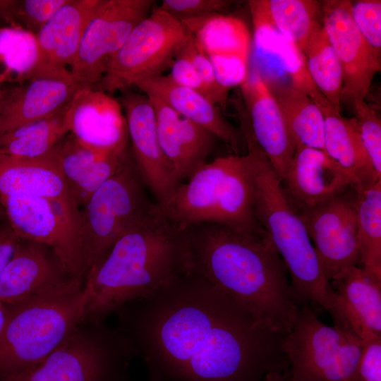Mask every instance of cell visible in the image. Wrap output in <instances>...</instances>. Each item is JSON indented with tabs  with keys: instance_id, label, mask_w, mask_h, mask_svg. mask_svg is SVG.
I'll return each mask as SVG.
<instances>
[{
	"instance_id": "obj_45",
	"label": "cell",
	"mask_w": 381,
	"mask_h": 381,
	"mask_svg": "<svg viewBox=\"0 0 381 381\" xmlns=\"http://www.w3.org/2000/svg\"><path fill=\"white\" fill-rule=\"evenodd\" d=\"M16 86V84L0 82V114Z\"/></svg>"
},
{
	"instance_id": "obj_15",
	"label": "cell",
	"mask_w": 381,
	"mask_h": 381,
	"mask_svg": "<svg viewBox=\"0 0 381 381\" xmlns=\"http://www.w3.org/2000/svg\"><path fill=\"white\" fill-rule=\"evenodd\" d=\"M118 348L107 338L76 330L44 361L8 381H110Z\"/></svg>"
},
{
	"instance_id": "obj_12",
	"label": "cell",
	"mask_w": 381,
	"mask_h": 381,
	"mask_svg": "<svg viewBox=\"0 0 381 381\" xmlns=\"http://www.w3.org/2000/svg\"><path fill=\"white\" fill-rule=\"evenodd\" d=\"M356 197V193L349 195L345 191L318 205L296 211L329 282L360 264Z\"/></svg>"
},
{
	"instance_id": "obj_43",
	"label": "cell",
	"mask_w": 381,
	"mask_h": 381,
	"mask_svg": "<svg viewBox=\"0 0 381 381\" xmlns=\"http://www.w3.org/2000/svg\"><path fill=\"white\" fill-rule=\"evenodd\" d=\"M170 68L169 76L174 82L195 90L206 97V90L202 78L187 56L179 52Z\"/></svg>"
},
{
	"instance_id": "obj_27",
	"label": "cell",
	"mask_w": 381,
	"mask_h": 381,
	"mask_svg": "<svg viewBox=\"0 0 381 381\" xmlns=\"http://www.w3.org/2000/svg\"><path fill=\"white\" fill-rule=\"evenodd\" d=\"M99 0H67L36 34L43 63L66 68Z\"/></svg>"
},
{
	"instance_id": "obj_2",
	"label": "cell",
	"mask_w": 381,
	"mask_h": 381,
	"mask_svg": "<svg viewBox=\"0 0 381 381\" xmlns=\"http://www.w3.org/2000/svg\"><path fill=\"white\" fill-rule=\"evenodd\" d=\"M185 230L193 272L272 330L291 332L300 306L286 267L262 227L202 223Z\"/></svg>"
},
{
	"instance_id": "obj_40",
	"label": "cell",
	"mask_w": 381,
	"mask_h": 381,
	"mask_svg": "<svg viewBox=\"0 0 381 381\" xmlns=\"http://www.w3.org/2000/svg\"><path fill=\"white\" fill-rule=\"evenodd\" d=\"M210 60L218 83L230 90L240 87L250 74L249 60L237 55L212 54L206 56Z\"/></svg>"
},
{
	"instance_id": "obj_8",
	"label": "cell",
	"mask_w": 381,
	"mask_h": 381,
	"mask_svg": "<svg viewBox=\"0 0 381 381\" xmlns=\"http://www.w3.org/2000/svg\"><path fill=\"white\" fill-rule=\"evenodd\" d=\"M145 186L130 148L115 173L80 209V233L86 273L154 207L156 202L149 200Z\"/></svg>"
},
{
	"instance_id": "obj_28",
	"label": "cell",
	"mask_w": 381,
	"mask_h": 381,
	"mask_svg": "<svg viewBox=\"0 0 381 381\" xmlns=\"http://www.w3.org/2000/svg\"><path fill=\"white\" fill-rule=\"evenodd\" d=\"M252 21L268 25L303 52L322 26L320 2L313 0H250Z\"/></svg>"
},
{
	"instance_id": "obj_23",
	"label": "cell",
	"mask_w": 381,
	"mask_h": 381,
	"mask_svg": "<svg viewBox=\"0 0 381 381\" xmlns=\"http://www.w3.org/2000/svg\"><path fill=\"white\" fill-rule=\"evenodd\" d=\"M310 97L323 114L324 151L348 174L351 188L360 193L381 180L363 144L356 119L342 116L318 90Z\"/></svg>"
},
{
	"instance_id": "obj_37",
	"label": "cell",
	"mask_w": 381,
	"mask_h": 381,
	"mask_svg": "<svg viewBox=\"0 0 381 381\" xmlns=\"http://www.w3.org/2000/svg\"><path fill=\"white\" fill-rule=\"evenodd\" d=\"M356 115V123L363 144L381 177V121L377 112L363 100H356L352 105Z\"/></svg>"
},
{
	"instance_id": "obj_3",
	"label": "cell",
	"mask_w": 381,
	"mask_h": 381,
	"mask_svg": "<svg viewBox=\"0 0 381 381\" xmlns=\"http://www.w3.org/2000/svg\"><path fill=\"white\" fill-rule=\"evenodd\" d=\"M190 271L185 229L156 203L87 272L82 320L99 322L127 303L156 295Z\"/></svg>"
},
{
	"instance_id": "obj_48",
	"label": "cell",
	"mask_w": 381,
	"mask_h": 381,
	"mask_svg": "<svg viewBox=\"0 0 381 381\" xmlns=\"http://www.w3.org/2000/svg\"><path fill=\"white\" fill-rule=\"evenodd\" d=\"M4 214H5L4 210L0 201V222L2 219Z\"/></svg>"
},
{
	"instance_id": "obj_20",
	"label": "cell",
	"mask_w": 381,
	"mask_h": 381,
	"mask_svg": "<svg viewBox=\"0 0 381 381\" xmlns=\"http://www.w3.org/2000/svg\"><path fill=\"white\" fill-rule=\"evenodd\" d=\"M130 150H99L80 143L69 133L49 152L56 168L80 209L117 170Z\"/></svg>"
},
{
	"instance_id": "obj_32",
	"label": "cell",
	"mask_w": 381,
	"mask_h": 381,
	"mask_svg": "<svg viewBox=\"0 0 381 381\" xmlns=\"http://www.w3.org/2000/svg\"><path fill=\"white\" fill-rule=\"evenodd\" d=\"M253 44L256 54L271 57L289 77L291 84L309 96L318 90L313 83L305 56L294 44L274 28L253 21Z\"/></svg>"
},
{
	"instance_id": "obj_49",
	"label": "cell",
	"mask_w": 381,
	"mask_h": 381,
	"mask_svg": "<svg viewBox=\"0 0 381 381\" xmlns=\"http://www.w3.org/2000/svg\"><path fill=\"white\" fill-rule=\"evenodd\" d=\"M0 82H3V83L7 82L1 74H0Z\"/></svg>"
},
{
	"instance_id": "obj_13",
	"label": "cell",
	"mask_w": 381,
	"mask_h": 381,
	"mask_svg": "<svg viewBox=\"0 0 381 381\" xmlns=\"http://www.w3.org/2000/svg\"><path fill=\"white\" fill-rule=\"evenodd\" d=\"M320 2L323 28L342 68L341 102L353 105L356 100L365 99L381 69V56L367 44L354 23L351 1Z\"/></svg>"
},
{
	"instance_id": "obj_9",
	"label": "cell",
	"mask_w": 381,
	"mask_h": 381,
	"mask_svg": "<svg viewBox=\"0 0 381 381\" xmlns=\"http://www.w3.org/2000/svg\"><path fill=\"white\" fill-rule=\"evenodd\" d=\"M190 36L182 22L153 8L131 30L94 88L111 95L130 89L140 79L162 75Z\"/></svg>"
},
{
	"instance_id": "obj_24",
	"label": "cell",
	"mask_w": 381,
	"mask_h": 381,
	"mask_svg": "<svg viewBox=\"0 0 381 381\" xmlns=\"http://www.w3.org/2000/svg\"><path fill=\"white\" fill-rule=\"evenodd\" d=\"M133 86L155 97L181 116L207 129L241 155L245 138L223 116L219 108L200 92L159 75L135 81Z\"/></svg>"
},
{
	"instance_id": "obj_46",
	"label": "cell",
	"mask_w": 381,
	"mask_h": 381,
	"mask_svg": "<svg viewBox=\"0 0 381 381\" xmlns=\"http://www.w3.org/2000/svg\"><path fill=\"white\" fill-rule=\"evenodd\" d=\"M262 381H289L284 372L272 371L268 373Z\"/></svg>"
},
{
	"instance_id": "obj_10",
	"label": "cell",
	"mask_w": 381,
	"mask_h": 381,
	"mask_svg": "<svg viewBox=\"0 0 381 381\" xmlns=\"http://www.w3.org/2000/svg\"><path fill=\"white\" fill-rule=\"evenodd\" d=\"M8 223L25 241L49 248L71 277L86 274L80 210L45 198L16 193L0 198Z\"/></svg>"
},
{
	"instance_id": "obj_21",
	"label": "cell",
	"mask_w": 381,
	"mask_h": 381,
	"mask_svg": "<svg viewBox=\"0 0 381 381\" xmlns=\"http://www.w3.org/2000/svg\"><path fill=\"white\" fill-rule=\"evenodd\" d=\"M47 246L20 240L0 279V301L10 306L55 288L68 280Z\"/></svg>"
},
{
	"instance_id": "obj_29",
	"label": "cell",
	"mask_w": 381,
	"mask_h": 381,
	"mask_svg": "<svg viewBox=\"0 0 381 381\" xmlns=\"http://www.w3.org/2000/svg\"><path fill=\"white\" fill-rule=\"evenodd\" d=\"M262 77L279 106L295 148L306 146L324 151V117L318 106L291 83Z\"/></svg>"
},
{
	"instance_id": "obj_11",
	"label": "cell",
	"mask_w": 381,
	"mask_h": 381,
	"mask_svg": "<svg viewBox=\"0 0 381 381\" xmlns=\"http://www.w3.org/2000/svg\"><path fill=\"white\" fill-rule=\"evenodd\" d=\"M153 0H99L70 71L80 89L95 87L131 30L152 11Z\"/></svg>"
},
{
	"instance_id": "obj_25",
	"label": "cell",
	"mask_w": 381,
	"mask_h": 381,
	"mask_svg": "<svg viewBox=\"0 0 381 381\" xmlns=\"http://www.w3.org/2000/svg\"><path fill=\"white\" fill-rule=\"evenodd\" d=\"M329 284L335 299L329 311L340 314L359 338L363 329L381 335V277L356 265Z\"/></svg>"
},
{
	"instance_id": "obj_16",
	"label": "cell",
	"mask_w": 381,
	"mask_h": 381,
	"mask_svg": "<svg viewBox=\"0 0 381 381\" xmlns=\"http://www.w3.org/2000/svg\"><path fill=\"white\" fill-rule=\"evenodd\" d=\"M78 90L70 70L43 63L32 76L17 85L5 104L0 114V136L54 114Z\"/></svg>"
},
{
	"instance_id": "obj_17",
	"label": "cell",
	"mask_w": 381,
	"mask_h": 381,
	"mask_svg": "<svg viewBox=\"0 0 381 381\" xmlns=\"http://www.w3.org/2000/svg\"><path fill=\"white\" fill-rule=\"evenodd\" d=\"M239 87L247 108V116L243 111L239 112L241 126L249 131L282 181L295 147L279 106L262 74L255 68Z\"/></svg>"
},
{
	"instance_id": "obj_4",
	"label": "cell",
	"mask_w": 381,
	"mask_h": 381,
	"mask_svg": "<svg viewBox=\"0 0 381 381\" xmlns=\"http://www.w3.org/2000/svg\"><path fill=\"white\" fill-rule=\"evenodd\" d=\"M246 143L253 167L255 217L286 267L294 298L299 306L316 303L329 312L334 294L305 226L264 152L252 137Z\"/></svg>"
},
{
	"instance_id": "obj_7",
	"label": "cell",
	"mask_w": 381,
	"mask_h": 381,
	"mask_svg": "<svg viewBox=\"0 0 381 381\" xmlns=\"http://www.w3.org/2000/svg\"><path fill=\"white\" fill-rule=\"evenodd\" d=\"M329 313L333 327L320 321L309 304L300 306L283 343L289 381H358L361 339L341 315Z\"/></svg>"
},
{
	"instance_id": "obj_42",
	"label": "cell",
	"mask_w": 381,
	"mask_h": 381,
	"mask_svg": "<svg viewBox=\"0 0 381 381\" xmlns=\"http://www.w3.org/2000/svg\"><path fill=\"white\" fill-rule=\"evenodd\" d=\"M362 352L358 381H381V335L363 329L360 336Z\"/></svg>"
},
{
	"instance_id": "obj_35",
	"label": "cell",
	"mask_w": 381,
	"mask_h": 381,
	"mask_svg": "<svg viewBox=\"0 0 381 381\" xmlns=\"http://www.w3.org/2000/svg\"><path fill=\"white\" fill-rule=\"evenodd\" d=\"M36 35L23 28H0V64L9 82L22 83L32 76L42 64Z\"/></svg>"
},
{
	"instance_id": "obj_22",
	"label": "cell",
	"mask_w": 381,
	"mask_h": 381,
	"mask_svg": "<svg viewBox=\"0 0 381 381\" xmlns=\"http://www.w3.org/2000/svg\"><path fill=\"white\" fill-rule=\"evenodd\" d=\"M147 97L155 109L161 148L179 180L188 179L206 163L217 138L159 99Z\"/></svg>"
},
{
	"instance_id": "obj_14",
	"label": "cell",
	"mask_w": 381,
	"mask_h": 381,
	"mask_svg": "<svg viewBox=\"0 0 381 381\" xmlns=\"http://www.w3.org/2000/svg\"><path fill=\"white\" fill-rule=\"evenodd\" d=\"M121 92L119 102L125 114L133 157L146 187L162 207L181 181L161 148L155 109L150 98L131 88Z\"/></svg>"
},
{
	"instance_id": "obj_36",
	"label": "cell",
	"mask_w": 381,
	"mask_h": 381,
	"mask_svg": "<svg viewBox=\"0 0 381 381\" xmlns=\"http://www.w3.org/2000/svg\"><path fill=\"white\" fill-rule=\"evenodd\" d=\"M66 1H0V18L36 35Z\"/></svg>"
},
{
	"instance_id": "obj_34",
	"label": "cell",
	"mask_w": 381,
	"mask_h": 381,
	"mask_svg": "<svg viewBox=\"0 0 381 381\" xmlns=\"http://www.w3.org/2000/svg\"><path fill=\"white\" fill-rule=\"evenodd\" d=\"M360 264L381 277V180L356 193Z\"/></svg>"
},
{
	"instance_id": "obj_38",
	"label": "cell",
	"mask_w": 381,
	"mask_h": 381,
	"mask_svg": "<svg viewBox=\"0 0 381 381\" xmlns=\"http://www.w3.org/2000/svg\"><path fill=\"white\" fill-rule=\"evenodd\" d=\"M351 15L367 44L381 56V1H351Z\"/></svg>"
},
{
	"instance_id": "obj_1",
	"label": "cell",
	"mask_w": 381,
	"mask_h": 381,
	"mask_svg": "<svg viewBox=\"0 0 381 381\" xmlns=\"http://www.w3.org/2000/svg\"><path fill=\"white\" fill-rule=\"evenodd\" d=\"M132 335L148 381H262L286 372V334L190 271L139 301Z\"/></svg>"
},
{
	"instance_id": "obj_26",
	"label": "cell",
	"mask_w": 381,
	"mask_h": 381,
	"mask_svg": "<svg viewBox=\"0 0 381 381\" xmlns=\"http://www.w3.org/2000/svg\"><path fill=\"white\" fill-rule=\"evenodd\" d=\"M16 193L37 195L79 209L49 153L32 159L0 153V198Z\"/></svg>"
},
{
	"instance_id": "obj_39",
	"label": "cell",
	"mask_w": 381,
	"mask_h": 381,
	"mask_svg": "<svg viewBox=\"0 0 381 381\" xmlns=\"http://www.w3.org/2000/svg\"><path fill=\"white\" fill-rule=\"evenodd\" d=\"M180 53L192 61L200 74L205 87L206 98L214 105L224 107L226 105L229 90L218 83L210 60L198 49L191 34Z\"/></svg>"
},
{
	"instance_id": "obj_41",
	"label": "cell",
	"mask_w": 381,
	"mask_h": 381,
	"mask_svg": "<svg viewBox=\"0 0 381 381\" xmlns=\"http://www.w3.org/2000/svg\"><path fill=\"white\" fill-rule=\"evenodd\" d=\"M231 4L226 0H163L159 8L182 22L221 13Z\"/></svg>"
},
{
	"instance_id": "obj_31",
	"label": "cell",
	"mask_w": 381,
	"mask_h": 381,
	"mask_svg": "<svg viewBox=\"0 0 381 381\" xmlns=\"http://www.w3.org/2000/svg\"><path fill=\"white\" fill-rule=\"evenodd\" d=\"M69 103L50 116L0 136V153L29 159L47 155L70 133Z\"/></svg>"
},
{
	"instance_id": "obj_47",
	"label": "cell",
	"mask_w": 381,
	"mask_h": 381,
	"mask_svg": "<svg viewBox=\"0 0 381 381\" xmlns=\"http://www.w3.org/2000/svg\"><path fill=\"white\" fill-rule=\"evenodd\" d=\"M8 314L7 306L0 301V337L4 330Z\"/></svg>"
},
{
	"instance_id": "obj_18",
	"label": "cell",
	"mask_w": 381,
	"mask_h": 381,
	"mask_svg": "<svg viewBox=\"0 0 381 381\" xmlns=\"http://www.w3.org/2000/svg\"><path fill=\"white\" fill-rule=\"evenodd\" d=\"M70 133L82 144L110 151L128 146L125 115L119 100L102 90H78L69 103Z\"/></svg>"
},
{
	"instance_id": "obj_5",
	"label": "cell",
	"mask_w": 381,
	"mask_h": 381,
	"mask_svg": "<svg viewBox=\"0 0 381 381\" xmlns=\"http://www.w3.org/2000/svg\"><path fill=\"white\" fill-rule=\"evenodd\" d=\"M81 277L7 306L0 337V377L8 381L44 361L82 321Z\"/></svg>"
},
{
	"instance_id": "obj_6",
	"label": "cell",
	"mask_w": 381,
	"mask_h": 381,
	"mask_svg": "<svg viewBox=\"0 0 381 381\" xmlns=\"http://www.w3.org/2000/svg\"><path fill=\"white\" fill-rule=\"evenodd\" d=\"M254 206L253 167L248 152L206 162L159 207L181 229L212 223L257 230L262 226Z\"/></svg>"
},
{
	"instance_id": "obj_19",
	"label": "cell",
	"mask_w": 381,
	"mask_h": 381,
	"mask_svg": "<svg viewBox=\"0 0 381 381\" xmlns=\"http://www.w3.org/2000/svg\"><path fill=\"white\" fill-rule=\"evenodd\" d=\"M282 183L296 211L318 205L351 188L348 174L325 152L306 146L295 148Z\"/></svg>"
},
{
	"instance_id": "obj_33",
	"label": "cell",
	"mask_w": 381,
	"mask_h": 381,
	"mask_svg": "<svg viewBox=\"0 0 381 381\" xmlns=\"http://www.w3.org/2000/svg\"><path fill=\"white\" fill-rule=\"evenodd\" d=\"M303 54L313 83L332 107L341 112L342 68L323 25L313 35Z\"/></svg>"
},
{
	"instance_id": "obj_44",
	"label": "cell",
	"mask_w": 381,
	"mask_h": 381,
	"mask_svg": "<svg viewBox=\"0 0 381 381\" xmlns=\"http://www.w3.org/2000/svg\"><path fill=\"white\" fill-rule=\"evenodd\" d=\"M20 240L9 223L0 225V279Z\"/></svg>"
},
{
	"instance_id": "obj_30",
	"label": "cell",
	"mask_w": 381,
	"mask_h": 381,
	"mask_svg": "<svg viewBox=\"0 0 381 381\" xmlns=\"http://www.w3.org/2000/svg\"><path fill=\"white\" fill-rule=\"evenodd\" d=\"M205 56L237 55L250 59L251 38L246 23L234 16L213 13L182 21Z\"/></svg>"
}]
</instances>
